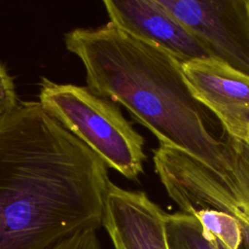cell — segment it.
I'll use <instances>...</instances> for the list:
<instances>
[{"instance_id": "1", "label": "cell", "mask_w": 249, "mask_h": 249, "mask_svg": "<svg viewBox=\"0 0 249 249\" xmlns=\"http://www.w3.org/2000/svg\"><path fill=\"white\" fill-rule=\"evenodd\" d=\"M108 167L50 116L20 101L0 116V249H49L102 225Z\"/></svg>"}, {"instance_id": "2", "label": "cell", "mask_w": 249, "mask_h": 249, "mask_svg": "<svg viewBox=\"0 0 249 249\" xmlns=\"http://www.w3.org/2000/svg\"><path fill=\"white\" fill-rule=\"evenodd\" d=\"M65 48L86 70L87 88L124 106L160 145L178 149L222 176L231 170V149L206 123L181 63L166 52L116 27H77L63 35Z\"/></svg>"}, {"instance_id": "3", "label": "cell", "mask_w": 249, "mask_h": 249, "mask_svg": "<svg viewBox=\"0 0 249 249\" xmlns=\"http://www.w3.org/2000/svg\"><path fill=\"white\" fill-rule=\"evenodd\" d=\"M39 103L67 131L89 148L107 167L129 180L144 171L145 139L114 102L87 87L40 81Z\"/></svg>"}, {"instance_id": "4", "label": "cell", "mask_w": 249, "mask_h": 249, "mask_svg": "<svg viewBox=\"0 0 249 249\" xmlns=\"http://www.w3.org/2000/svg\"><path fill=\"white\" fill-rule=\"evenodd\" d=\"M205 47L212 58L249 75L246 0H158Z\"/></svg>"}, {"instance_id": "5", "label": "cell", "mask_w": 249, "mask_h": 249, "mask_svg": "<svg viewBox=\"0 0 249 249\" xmlns=\"http://www.w3.org/2000/svg\"><path fill=\"white\" fill-rule=\"evenodd\" d=\"M181 68L192 95L217 117L228 137L249 144V75L212 57Z\"/></svg>"}, {"instance_id": "6", "label": "cell", "mask_w": 249, "mask_h": 249, "mask_svg": "<svg viewBox=\"0 0 249 249\" xmlns=\"http://www.w3.org/2000/svg\"><path fill=\"white\" fill-rule=\"evenodd\" d=\"M110 22L180 63L211 57L202 43L158 0H105Z\"/></svg>"}, {"instance_id": "7", "label": "cell", "mask_w": 249, "mask_h": 249, "mask_svg": "<svg viewBox=\"0 0 249 249\" xmlns=\"http://www.w3.org/2000/svg\"><path fill=\"white\" fill-rule=\"evenodd\" d=\"M165 215L144 192L124 190L110 182L102 226L115 249H168Z\"/></svg>"}, {"instance_id": "8", "label": "cell", "mask_w": 249, "mask_h": 249, "mask_svg": "<svg viewBox=\"0 0 249 249\" xmlns=\"http://www.w3.org/2000/svg\"><path fill=\"white\" fill-rule=\"evenodd\" d=\"M231 170L222 176L198 165L190 181L189 198L195 209L211 208L231 215L239 225L242 249H249V144L230 139Z\"/></svg>"}, {"instance_id": "9", "label": "cell", "mask_w": 249, "mask_h": 249, "mask_svg": "<svg viewBox=\"0 0 249 249\" xmlns=\"http://www.w3.org/2000/svg\"><path fill=\"white\" fill-rule=\"evenodd\" d=\"M168 249H227L207 233L192 214L176 212L165 215Z\"/></svg>"}, {"instance_id": "10", "label": "cell", "mask_w": 249, "mask_h": 249, "mask_svg": "<svg viewBox=\"0 0 249 249\" xmlns=\"http://www.w3.org/2000/svg\"><path fill=\"white\" fill-rule=\"evenodd\" d=\"M202 229L215 237L227 249H242V234L236 220L230 214L211 208L191 212Z\"/></svg>"}, {"instance_id": "11", "label": "cell", "mask_w": 249, "mask_h": 249, "mask_svg": "<svg viewBox=\"0 0 249 249\" xmlns=\"http://www.w3.org/2000/svg\"><path fill=\"white\" fill-rule=\"evenodd\" d=\"M19 102L14 77L0 60V116L13 111Z\"/></svg>"}, {"instance_id": "12", "label": "cell", "mask_w": 249, "mask_h": 249, "mask_svg": "<svg viewBox=\"0 0 249 249\" xmlns=\"http://www.w3.org/2000/svg\"><path fill=\"white\" fill-rule=\"evenodd\" d=\"M49 249H101L95 230H87L75 233Z\"/></svg>"}, {"instance_id": "13", "label": "cell", "mask_w": 249, "mask_h": 249, "mask_svg": "<svg viewBox=\"0 0 249 249\" xmlns=\"http://www.w3.org/2000/svg\"><path fill=\"white\" fill-rule=\"evenodd\" d=\"M246 3H247V9H248V12H249V0H246Z\"/></svg>"}]
</instances>
